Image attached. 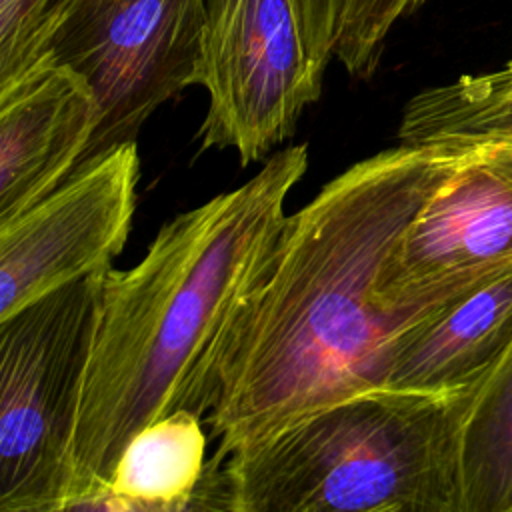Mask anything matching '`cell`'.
Wrapping results in <instances>:
<instances>
[{
    "instance_id": "6da1fadb",
    "label": "cell",
    "mask_w": 512,
    "mask_h": 512,
    "mask_svg": "<svg viewBox=\"0 0 512 512\" xmlns=\"http://www.w3.org/2000/svg\"><path fill=\"white\" fill-rule=\"evenodd\" d=\"M468 146L398 144L286 218L272 268L226 352L210 412L222 458L280 424L384 386L390 344L418 318L380 306V272Z\"/></svg>"
},
{
    "instance_id": "7a4b0ae2",
    "label": "cell",
    "mask_w": 512,
    "mask_h": 512,
    "mask_svg": "<svg viewBox=\"0 0 512 512\" xmlns=\"http://www.w3.org/2000/svg\"><path fill=\"white\" fill-rule=\"evenodd\" d=\"M308 170L284 146L244 184L168 220L144 258L102 278L72 440L68 510H88L130 438L178 410L212 412L226 352L262 288Z\"/></svg>"
},
{
    "instance_id": "3957f363",
    "label": "cell",
    "mask_w": 512,
    "mask_h": 512,
    "mask_svg": "<svg viewBox=\"0 0 512 512\" xmlns=\"http://www.w3.org/2000/svg\"><path fill=\"white\" fill-rule=\"evenodd\" d=\"M476 384L376 386L300 414L210 458L192 508L460 512V442Z\"/></svg>"
},
{
    "instance_id": "277c9868",
    "label": "cell",
    "mask_w": 512,
    "mask_h": 512,
    "mask_svg": "<svg viewBox=\"0 0 512 512\" xmlns=\"http://www.w3.org/2000/svg\"><path fill=\"white\" fill-rule=\"evenodd\" d=\"M104 272L0 320V512L68 510Z\"/></svg>"
},
{
    "instance_id": "5b68a950",
    "label": "cell",
    "mask_w": 512,
    "mask_h": 512,
    "mask_svg": "<svg viewBox=\"0 0 512 512\" xmlns=\"http://www.w3.org/2000/svg\"><path fill=\"white\" fill-rule=\"evenodd\" d=\"M204 26L206 0H56L40 62L76 72L98 110L78 168L136 142L144 122L194 84Z\"/></svg>"
},
{
    "instance_id": "8992f818",
    "label": "cell",
    "mask_w": 512,
    "mask_h": 512,
    "mask_svg": "<svg viewBox=\"0 0 512 512\" xmlns=\"http://www.w3.org/2000/svg\"><path fill=\"white\" fill-rule=\"evenodd\" d=\"M298 0H208L194 84L208 94L202 148L234 150L242 166L286 142L322 94Z\"/></svg>"
},
{
    "instance_id": "52a82bcc",
    "label": "cell",
    "mask_w": 512,
    "mask_h": 512,
    "mask_svg": "<svg viewBox=\"0 0 512 512\" xmlns=\"http://www.w3.org/2000/svg\"><path fill=\"white\" fill-rule=\"evenodd\" d=\"M512 270V140L468 144L388 256L380 306L418 318Z\"/></svg>"
},
{
    "instance_id": "ba28073f",
    "label": "cell",
    "mask_w": 512,
    "mask_h": 512,
    "mask_svg": "<svg viewBox=\"0 0 512 512\" xmlns=\"http://www.w3.org/2000/svg\"><path fill=\"white\" fill-rule=\"evenodd\" d=\"M138 176L136 142L116 146L0 224V320L112 268L132 228Z\"/></svg>"
},
{
    "instance_id": "9c48e42d",
    "label": "cell",
    "mask_w": 512,
    "mask_h": 512,
    "mask_svg": "<svg viewBox=\"0 0 512 512\" xmlns=\"http://www.w3.org/2000/svg\"><path fill=\"white\" fill-rule=\"evenodd\" d=\"M96 116L90 86L50 60L0 88V224L50 194L78 168Z\"/></svg>"
},
{
    "instance_id": "30bf717a",
    "label": "cell",
    "mask_w": 512,
    "mask_h": 512,
    "mask_svg": "<svg viewBox=\"0 0 512 512\" xmlns=\"http://www.w3.org/2000/svg\"><path fill=\"white\" fill-rule=\"evenodd\" d=\"M512 342V270L432 308L390 344L384 386L452 392L484 378Z\"/></svg>"
},
{
    "instance_id": "8fae6325",
    "label": "cell",
    "mask_w": 512,
    "mask_h": 512,
    "mask_svg": "<svg viewBox=\"0 0 512 512\" xmlns=\"http://www.w3.org/2000/svg\"><path fill=\"white\" fill-rule=\"evenodd\" d=\"M202 418L178 410L136 432L88 510H190L206 474Z\"/></svg>"
},
{
    "instance_id": "7c38bea8",
    "label": "cell",
    "mask_w": 512,
    "mask_h": 512,
    "mask_svg": "<svg viewBox=\"0 0 512 512\" xmlns=\"http://www.w3.org/2000/svg\"><path fill=\"white\" fill-rule=\"evenodd\" d=\"M460 512H512V342L476 384L462 426Z\"/></svg>"
},
{
    "instance_id": "4fadbf2b",
    "label": "cell",
    "mask_w": 512,
    "mask_h": 512,
    "mask_svg": "<svg viewBox=\"0 0 512 512\" xmlns=\"http://www.w3.org/2000/svg\"><path fill=\"white\" fill-rule=\"evenodd\" d=\"M398 140L408 146L512 140V68L418 92L404 106Z\"/></svg>"
},
{
    "instance_id": "5bb4252c",
    "label": "cell",
    "mask_w": 512,
    "mask_h": 512,
    "mask_svg": "<svg viewBox=\"0 0 512 512\" xmlns=\"http://www.w3.org/2000/svg\"><path fill=\"white\" fill-rule=\"evenodd\" d=\"M426 0H340L334 58L344 70L368 80L374 76L392 26Z\"/></svg>"
},
{
    "instance_id": "9a60e30c",
    "label": "cell",
    "mask_w": 512,
    "mask_h": 512,
    "mask_svg": "<svg viewBox=\"0 0 512 512\" xmlns=\"http://www.w3.org/2000/svg\"><path fill=\"white\" fill-rule=\"evenodd\" d=\"M56 0H0V88L40 62Z\"/></svg>"
},
{
    "instance_id": "2e32d148",
    "label": "cell",
    "mask_w": 512,
    "mask_h": 512,
    "mask_svg": "<svg viewBox=\"0 0 512 512\" xmlns=\"http://www.w3.org/2000/svg\"><path fill=\"white\" fill-rule=\"evenodd\" d=\"M298 8L310 54L326 70L334 58L340 0H298Z\"/></svg>"
},
{
    "instance_id": "e0dca14e",
    "label": "cell",
    "mask_w": 512,
    "mask_h": 512,
    "mask_svg": "<svg viewBox=\"0 0 512 512\" xmlns=\"http://www.w3.org/2000/svg\"><path fill=\"white\" fill-rule=\"evenodd\" d=\"M506 66H508V68H512V60H510V62H508V64H506Z\"/></svg>"
}]
</instances>
